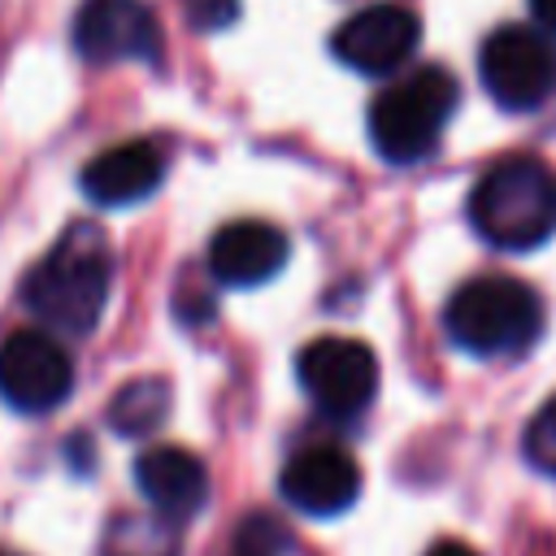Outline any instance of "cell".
<instances>
[{"mask_svg": "<svg viewBox=\"0 0 556 556\" xmlns=\"http://www.w3.org/2000/svg\"><path fill=\"white\" fill-rule=\"evenodd\" d=\"M113 291V248L96 222H74L22 278V304L52 334L87 339Z\"/></svg>", "mask_w": 556, "mask_h": 556, "instance_id": "6da1fadb", "label": "cell"}, {"mask_svg": "<svg viewBox=\"0 0 556 556\" xmlns=\"http://www.w3.org/2000/svg\"><path fill=\"white\" fill-rule=\"evenodd\" d=\"M473 230L500 252H530L556 235V169L534 152L486 165L469 191Z\"/></svg>", "mask_w": 556, "mask_h": 556, "instance_id": "7a4b0ae2", "label": "cell"}, {"mask_svg": "<svg viewBox=\"0 0 556 556\" xmlns=\"http://www.w3.org/2000/svg\"><path fill=\"white\" fill-rule=\"evenodd\" d=\"M443 330L469 356H513L539 339L543 300L521 278L482 274L452 291L443 308Z\"/></svg>", "mask_w": 556, "mask_h": 556, "instance_id": "3957f363", "label": "cell"}, {"mask_svg": "<svg viewBox=\"0 0 556 556\" xmlns=\"http://www.w3.org/2000/svg\"><path fill=\"white\" fill-rule=\"evenodd\" d=\"M460 100L456 78L443 65H421L400 83L382 87L369 104V143L391 165L426 161Z\"/></svg>", "mask_w": 556, "mask_h": 556, "instance_id": "277c9868", "label": "cell"}, {"mask_svg": "<svg viewBox=\"0 0 556 556\" xmlns=\"http://www.w3.org/2000/svg\"><path fill=\"white\" fill-rule=\"evenodd\" d=\"M478 74L508 113H530L556 96V43L534 26H500L482 39Z\"/></svg>", "mask_w": 556, "mask_h": 556, "instance_id": "5b68a950", "label": "cell"}, {"mask_svg": "<svg viewBox=\"0 0 556 556\" xmlns=\"http://www.w3.org/2000/svg\"><path fill=\"white\" fill-rule=\"evenodd\" d=\"M74 361L52 330H13L0 339V400L13 413L39 417L70 400Z\"/></svg>", "mask_w": 556, "mask_h": 556, "instance_id": "8992f818", "label": "cell"}, {"mask_svg": "<svg viewBox=\"0 0 556 556\" xmlns=\"http://www.w3.org/2000/svg\"><path fill=\"white\" fill-rule=\"evenodd\" d=\"M295 378L326 417H356L378 391V361L361 339L321 334L300 348Z\"/></svg>", "mask_w": 556, "mask_h": 556, "instance_id": "52a82bcc", "label": "cell"}, {"mask_svg": "<svg viewBox=\"0 0 556 556\" xmlns=\"http://www.w3.org/2000/svg\"><path fill=\"white\" fill-rule=\"evenodd\" d=\"M421 43V17L400 4V0H378L356 9L352 17L339 22V30L330 35V52L369 78H382L391 70H400Z\"/></svg>", "mask_w": 556, "mask_h": 556, "instance_id": "ba28073f", "label": "cell"}, {"mask_svg": "<svg viewBox=\"0 0 556 556\" xmlns=\"http://www.w3.org/2000/svg\"><path fill=\"white\" fill-rule=\"evenodd\" d=\"M70 39L74 52L91 65L161 56V22L143 0H83Z\"/></svg>", "mask_w": 556, "mask_h": 556, "instance_id": "9c48e42d", "label": "cell"}, {"mask_svg": "<svg viewBox=\"0 0 556 556\" xmlns=\"http://www.w3.org/2000/svg\"><path fill=\"white\" fill-rule=\"evenodd\" d=\"M278 495L308 517H334L348 513L361 495V465L330 443L295 452L278 473Z\"/></svg>", "mask_w": 556, "mask_h": 556, "instance_id": "30bf717a", "label": "cell"}, {"mask_svg": "<svg viewBox=\"0 0 556 556\" xmlns=\"http://www.w3.org/2000/svg\"><path fill=\"white\" fill-rule=\"evenodd\" d=\"M135 486L156 517L182 526L208 500V469L195 452L178 443H156L135 460Z\"/></svg>", "mask_w": 556, "mask_h": 556, "instance_id": "8fae6325", "label": "cell"}, {"mask_svg": "<svg viewBox=\"0 0 556 556\" xmlns=\"http://www.w3.org/2000/svg\"><path fill=\"white\" fill-rule=\"evenodd\" d=\"M165 178V152L152 139H126L96 152L83 169V195L100 208H126L148 200Z\"/></svg>", "mask_w": 556, "mask_h": 556, "instance_id": "7c38bea8", "label": "cell"}, {"mask_svg": "<svg viewBox=\"0 0 556 556\" xmlns=\"http://www.w3.org/2000/svg\"><path fill=\"white\" fill-rule=\"evenodd\" d=\"M287 235L269 222H226L208 243V274L222 287H261L287 265Z\"/></svg>", "mask_w": 556, "mask_h": 556, "instance_id": "4fadbf2b", "label": "cell"}, {"mask_svg": "<svg viewBox=\"0 0 556 556\" xmlns=\"http://www.w3.org/2000/svg\"><path fill=\"white\" fill-rule=\"evenodd\" d=\"M178 526L148 513H117L104 526L100 556H178Z\"/></svg>", "mask_w": 556, "mask_h": 556, "instance_id": "5bb4252c", "label": "cell"}, {"mask_svg": "<svg viewBox=\"0 0 556 556\" xmlns=\"http://www.w3.org/2000/svg\"><path fill=\"white\" fill-rule=\"evenodd\" d=\"M169 417V382L165 378H130L113 400H109V426L122 439H143L161 430Z\"/></svg>", "mask_w": 556, "mask_h": 556, "instance_id": "9a60e30c", "label": "cell"}, {"mask_svg": "<svg viewBox=\"0 0 556 556\" xmlns=\"http://www.w3.org/2000/svg\"><path fill=\"white\" fill-rule=\"evenodd\" d=\"M526 460L539 473H552L556 478V395L543 400V408L526 426Z\"/></svg>", "mask_w": 556, "mask_h": 556, "instance_id": "2e32d148", "label": "cell"}, {"mask_svg": "<svg viewBox=\"0 0 556 556\" xmlns=\"http://www.w3.org/2000/svg\"><path fill=\"white\" fill-rule=\"evenodd\" d=\"M178 4H182L187 22H191L195 30H222V26H230L235 13H239V0H178Z\"/></svg>", "mask_w": 556, "mask_h": 556, "instance_id": "e0dca14e", "label": "cell"}, {"mask_svg": "<svg viewBox=\"0 0 556 556\" xmlns=\"http://www.w3.org/2000/svg\"><path fill=\"white\" fill-rule=\"evenodd\" d=\"M530 17H534V26L556 43V0H530Z\"/></svg>", "mask_w": 556, "mask_h": 556, "instance_id": "ac0fdd59", "label": "cell"}, {"mask_svg": "<svg viewBox=\"0 0 556 556\" xmlns=\"http://www.w3.org/2000/svg\"><path fill=\"white\" fill-rule=\"evenodd\" d=\"M426 556H478V552H473L469 543H460V539H439Z\"/></svg>", "mask_w": 556, "mask_h": 556, "instance_id": "d6986e66", "label": "cell"}, {"mask_svg": "<svg viewBox=\"0 0 556 556\" xmlns=\"http://www.w3.org/2000/svg\"><path fill=\"white\" fill-rule=\"evenodd\" d=\"M0 556H22V552H13V547H0Z\"/></svg>", "mask_w": 556, "mask_h": 556, "instance_id": "ffe728a7", "label": "cell"}, {"mask_svg": "<svg viewBox=\"0 0 556 556\" xmlns=\"http://www.w3.org/2000/svg\"><path fill=\"white\" fill-rule=\"evenodd\" d=\"M239 556H243V552H239Z\"/></svg>", "mask_w": 556, "mask_h": 556, "instance_id": "44dd1931", "label": "cell"}]
</instances>
